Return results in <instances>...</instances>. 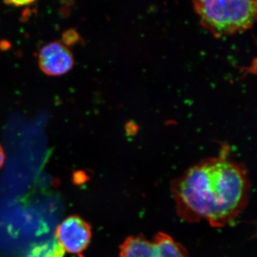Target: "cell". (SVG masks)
<instances>
[{
	"instance_id": "6da1fadb",
	"label": "cell",
	"mask_w": 257,
	"mask_h": 257,
	"mask_svg": "<svg viewBox=\"0 0 257 257\" xmlns=\"http://www.w3.org/2000/svg\"><path fill=\"white\" fill-rule=\"evenodd\" d=\"M249 178L244 166L224 156L192 166L171 186L177 213L189 223L206 220L224 227L247 205Z\"/></svg>"
},
{
	"instance_id": "7a4b0ae2",
	"label": "cell",
	"mask_w": 257,
	"mask_h": 257,
	"mask_svg": "<svg viewBox=\"0 0 257 257\" xmlns=\"http://www.w3.org/2000/svg\"><path fill=\"white\" fill-rule=\"evenodd\" d=\"M201 25L214 36L249 30L256 19L257 0H192Z\"/></svg>"
},
{
	"instance_id": "3957f363",
	"label": "cell",
	"mask_w": 257,
	"mask_h": 257,
	"mask_svg": "<svg viewBox=\"0 0 257 257\" xmlns=\"http://www.w3.org/2000/svg\"><path fill=\"white\" fill-rule=\"evenodd\" d=\"M55 238L64 251L82 255L90 243L92 229L82 218L71 216L59 225Z\"/></svg>"
},
{
	"instance_id": "277c9868",
	"label": "cell",
	"mask_w": 257,
	"mask_h": 257,
	"mask_svg": "<svg viewBox=\"0 0 257 257\" xmlns=\"http://www.w3.org/2000/svg\"><path fill=\"white\" fill-rule=\"evenodd\" d=\"M73 54L62 42H52L42 47L38 55V65L44 74L60 77L74 68Z\"/></svg>"
},
{
	"instance_id": "5b68a950",
	"label": "cell",
	"mask_w": 257,
	"mask_h": 257,
	"mask_svg": "<svg viewBox=\"0 0 257 257\" xmlns=\"http://www.w3.org/2000/svg\"><path fill=\"white\" fill-rule=\"evenodd\" d=\"M119 248V257H155L153 242L143 234L128 236Z\"/></svg>"
},
{
	"instance_id": "8992f818",
	"label": "cell",
	"mask_w": 257,
	"mask_h": 257,
	"mask_svg": "<svg viewBox=\"0 0 257 257\" xmlns=\"http://www.w3.org/2000/svg\"><path fill=\"white\" fill-rule=\"evenodd\" d=\"M155 248V257H188L183 245L176 241L170 235L159 232L152 240Z\"/></svg>"
},
{
	"instance_id": "52a82bcc",
	"label": "cell",
	"mask_w": 257,
	"mask_h": 257,
	"mask_svg": "<svg viewBox=\"0 0 257 257\" xmlns=\"http://www.w3.org/2000/svg\"><path fill=\"white\" fill-rule=\"evenodd\" d=\"M65 253L58 240H49L32 246L24 257H63Z\"/></svg>"
},
{
	"instance_id": "ba28073f",
	"label": "cell",
	"mask_w": 257,
	"mask_h": 257,
	"mask_svg": "<svg viewBox=\"0 0 257 257\" xmlns=\"http://www.w3.org/2000/svg\"><path fill=\"white\" fill-rule=\"evenodd\" d=\"M62 40H63L64 45L70 46L77 43L80 40V36L75 30H69L64 32L62 35Z\"/></svg>"
},
{
	"instance_id": "9c48e42d",
	"label": "cell",
	"mask_w": 257,
	"mask_h": 257,
	"mask_svg": "<svg viewBox=\"0 0 257 257\" xmlns=\"http://www.w3.org/2000/svg\"><path fill=\"white\" fill-rule=\"evenodd\" d=\"M35 0H5L7 5H14V6L21 7L25 6L34 3Z\"/></svg>"
},
{
	"instance_id": "30bf717a",
	"label": "cell",
	"mask_w": 257,
	"mask_h": 257,
	"mask_svg": "<svg viewBox=\"0 0 257 257\" xmlns=\"http://www.w3.org/2000/svg\"><path fill=\"white\" fill-rule=\"evenodd\" d=\"M5 160H6V155H5L4 148H3V147L2 146L1 144H0V170H1L3 166H4Z\"/></svg>"
}]
</instances>
